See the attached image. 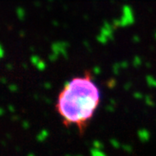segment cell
<instances>
[{
	"instance_id": "6da1fadb",
	"label": "cell",
	"mask_w": 156,
	"mask_h": 156,
	"mask_svg": "<svg viewBox=\"0 0 156 156\" xmlns=\"http://www.w3.org/2000/svg\"><path fill=\"white\" fill-rule=\"evenodd\" d=\"M101 103V93L89 72L64 84L56 102V110L65 127L86 132Z\"/></svg>"
}]
</instances>
